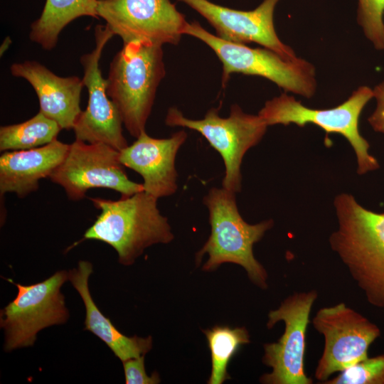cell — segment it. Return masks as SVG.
Here are the masks:
<instances>
[{"label": "cell", "instance_id": "6da1fadb", "mask_svg": "<svg viewBox=\"0 0 384 384\" xmlns=\"http://www.w3.org/2000/svg\"><path fill=\"white\" fill-rule=\"evenodd\" d=\"M334 206L338 226L329 237L331 248L368 302L384 308V213L363 208L348 193L336 196Z\"/></svg>", "mask_w": 384, "mask_h": 384}, {"label": "cell", "instance_id": "7a4b0ae2", "mask_svg": "<svg viewBox=\"0 0 384 384\" xmlns=\"http://www.w3.org/2000/svg\"><path fill=\"white\" fill-rule=\"evenodd\" d=\"M90 199L101 212L84 239L112 247L123 265H132L146 248L169 243L174 238L167 218L157 207L158 199L144 191L117 201Z\"/></svg>", "mask_w": 384, "mask_h": 384}, {"label": "cell", "instance_id": "3957f363", "mask_svg": "<svg viewBox=\"0 0 384 384\" xmlns=\"http://www.w3.org/2000/svg\"><path fill=\"white\" fill-rule=\"evenodd\" d=\"M235 193L224 188H211L203 203L208 210L210 235L196 255L199 265L206 254L208 259L203 265L205 271H213L223 263L242 267L250 280L258 287L267 288L266 270L253 254V245L271 229L272 220L249 224L240 215Z\"/></svg>", "mask_w": 384, "mask_h": 384}, {"label": "cell", "instance_id": "277c9868", "mask_svg": "<svg viewBox=\"0 0 384 384\" xmlns=\"http://www.w3.org/2000/svg\"><path fill=\"white\" fill-rule=\"evenodd\" d=\"M162 46L142 41L123 43L110 63L107 93L135 138L145 131L157 87L165 76Z\"/></svg>", "mask_w": 384, "mask_h": 384}, {"label": "cell", "instance_id": "5b68a950", "mask_svg": "<svg viewBox=\"0 0 384 384\" xmlns=\"http://www.w3.org/2000/svg\"><path fill=\"white\" fill-rule=\"evenodd\" d=\"M184 35L193 36L209 46L223 65L222 84L233 73L256 75L276 84L285 92L312 97L317 88L315 67L306 60H287L266 48L224 41L208 32L198 21L187 22Z\"/></svg>", "mask_w": 384, "mask_h": 384}, {"label": "cell", "instance_id": "8992f818", "mask_svg": "<svg viewBox=\"0 0 384 384\" xmlns=\"http://www.w3.org/2000/svg\"><path fill=\"white\" fill-rule=\"evenodd\" d=\"M373 98V90L362 85L349 97L331 109H311L297 101L294 96L284 92L265 102L258 115L267 126L297 124L303 127L312 124L326 134L336 133L345 137L353 147L357 159L359 175L379 168L377 159L368 152L370 145L359 130L361 114L367 103Z\"/></svg>", "mask_w": 384, "mask_h": 384}, {"label": "cell", "instance_id": "52a82bcc", "mask_svg": "<svg viewBox=\"0 0 384 384\" xmlns=\"http://www.w3.org/2000/svg\"><path fill=\"white\" fill-rule=\"evenodd\" d=\"M165 124L199 132L221 156L225 165L222 187L235 193L242 187L241 164L246 152L263 138L267 124L257 114L245 113L238 105L230 107L228 117L210 108L201 119L186 117L176 107L168 110Z\"/></svg>", "mask_w": 384, "mask_h": 384}, {"label": "cell", "instance_id": "ba28073f", "mask_svg": "<svg viewBox=\"0 0 384 384\" xmlns=\"http://www.w3.org/2000/svg\"><path fill=\"white\" fill-rule=\"evenodd\" d=\"M68 272H56L46 279L30 285L15 283L18 292L0 312L6 352L32 346L38 333L45 328L66 323L69 312L60 292Z\"/></svg>", "mask_w": 384, "mask_h": 384}, {"label": "cell", "instance_id": "9c48e42d", "mask_svg": "<svg viewBox=\"0 0 384 384\" xmlns=\"http://www.w3.org/2000/svg\"><path fill=\"white\" fill-rule=\"evenodd\" d=\"M318 297L316 290L294 292L268 314L267 326L272 329L283 321L284 330L280 338L264 345L263 363L272 371L260 377L265 384H311L304 370L306 337L309 316Z\"/></svg>", "mask_w": 384, "mask_h": 384}, {"label": "cell", "instance_id": "30bf717a", "mask_svg": "<svg viewBox=\"0 0 384 384\" xmlns=\"http://www.w3.org/2000/svg\"><path fill=\"white\" fill-rule=\"evenodd\" d=\"M49 178L62 186L72 201L85 198L90 188H105L129 197L144 191L142 183L130 180L119 160V151L101 142L75 139Z\"/></svg>", "mask_w": 384, "mask_h": 384}, {"label": "cell", "instance_id": "8fae6325", "mask_svg": "<svg viewBox=\"0 0 384 384\" xmlns=\"http://www.w3.org/2000/svg\"><path fill=\"white\" fill-rule=\"evenodd\" d=\"M312 324L324 338L314 373L322 383L367 358L369 347L380 336L375 324L343 302L319 309Z\"/></svg>", "mask_w": 384, "mask_h": 384}, {"label": "cell", "instance_id": "7c38bea8", "mask_svg": "<svg viewBox=\"0 0 384 384\" xmlns=\"http://www.w3.org/2000/svg\"><path fill=\"white\" fill-rule=\"evenodd\" d=\"M97 12L124 43L176 45L188 22L170 0H97Z\"/></svg>", "mask_w": 384, "mask_h": 384}, {"label": "cell", "instance_id": "4fadbf2b", "mask_svg": "<svg viewBox=\"0 0 384 384\" xmlns=\"http://www.w3.org/2000/svg\"><path fill=\"white\" fill-rule=\"evenodd\" d=\"M114 36L108 26L97 25L95 30V47L80 57L82 82L88 92V102L73 129L75 139L87 143L101 142L118 151L128 146L122 132L119 113L107 93V80L102 75L100 61L107 43Z\"/></svg>", "mask_w": 384, "mask_h": 384}, {"label": "cell", "instance_id": "5bb4252c", "mask_svg": "<svg viewBox=\"0 0 384 384\" xmlns=\"http://www.w3.org/2000/svg\"><path fill=\"white\" fill-rule=\"evenodd\" d=\"M196 11L215 30L220 38L235 43H256L287 60L297 58L294 50L277 34L274 12L280 0H264L251 11L223 6L208 0H178Z\"/></svg>", "mask_w": 384, "mask_h": 384}, {"label": "cell", "instance_id": "9a60e30c", "mask_svg": "<svg viewBox=\"0 0 384 384\" xmlns=\"http://www.w3.org/2000/svg\"><path fill=\"white\" fill-rule=\"evenodd\" d=\"M186 139L184 130L166 139L151 137L144 131L132 144L119 151V160L124 167L142 176L146 193L157 199L169 196L178 188L175 161Z\"/></svg>", "mask_w": 384, "mask_h": 384}, {"label": "cell", "instance_id": "2e32d148", "mask_svg": "<svg viewBox=\"0 0 384 384\" xmlns=\"http://www.w3.org/2000/svg\"><path fill=\"white\" fill-rule=\"evenodd\" d=\"M11 73L31 85L38 97L40 112L55 121L62 129H73L82 112L80 106L85 87L82 79L58 76L34 60L14 63Z\"/></svg>", "mask_w": 384, "mask_h": 384}, {"label": "cell", "instance_id": "e0dca14e", "mask_svg": "<svg viewBox=\"0 0 384 384\" xmlns=\"http://www.w3.org/2000/svg\"><path fill=\"white\" fill-rule=\"evenodd\" d=\"M70 144L58 141L34 149L4 151L0 156V193H14L23 198L38 189L63 161Z\"/></svg>", "mask_w": 384, "mask_h": 384}, {"label": "cell", "instance_id": "ac0fdd59", "mask_svg": "<svg viewBox=\"0 0 384 384\" xmlns=\"http://www.w3.org/2000/svg\"><path fill=\"white\" fill-rule=\"evenodd\" d=\"M92 265L85 260L68 272V280L79 293L85 308V330L102 341L122 362L146 355L152 348L151 336L142 338L122 334L95 304L89 289V277Z\"/></svg>", "mask_w": 384, "mask_h": 384}, {"label": "cell", "instance_id": "d6986e66", "mask_svg": "<svg viewBox=\"0 0 384 384\" xmlns=\"http://www.w3.org/2000/svg\"><path fill=\"white\" fill-rule=\"evenodd\" d=\"M97 0H46L41 16L31 26L30 39L52 50L69 23L84 16L97 18Z\"/></svg>", "mask_w": 384, "mask_h": 384}, {"label": "cell", "instance_id": "ffe728a7", "mask_svg": "<svg viewBox=\"0 0 384 384\" xmlns=\"http://www.w3.org/2000/svg\"><path fill=\"white\" fill-rule=\"evenodd\" d=\"M60 125L41 112L23 122L1 127L0 151L26 150L44 146L57 139Z\"/></svg>", "mask_w": 384, "mask_h": 384}, {"label": "cell", "instance_id": "44dd1931", "mask_svg": "<svg viewBox=\"0 0 384 384\" xmlns=\"http://www.w3.org/2000/svg\"><path fill=\"white\" fill-rule=\"evenodd\" d=\"M211 356V373L208 384H221L230 379L228 366L240 348L250 343V334L245 327L230 328L216 325L203 330Z\"/></svg>", "mask_w": 384, "mask_h": 384}, {"label": "cell", "instance_id": "7402d4cb", "mask_svg": "<svg viewBox=\"0 0 384 384\" xmlns=\"http://www.w3.org/2000/svg\"><path fill=\"white\" fill-rule=\"evenodd\" d=\"M356 21L373 47L384 50V0H357Z\"/></svg>", "mask_w": 384, "mask_h": 384}, {"label": "cell", "instance_id": "603a6c76", "mask_svg": "<svg viewBox=\"0 0 384 384\" xmlns=\"http://www.w3.org/2000/svg\"><path fill=\"white\" fill-rule=\"evenodd\" d=\"M324 384H384V354L367 357Z\"/></svg>", "mask_w": 384, "mask_h": 384}, {"label": "cell", "instance_id": "cb8c5ba5", "mask_svg": "<svg viewBox=\"0 0 384 384\" xmlns=\"http://www.w3.org/2000/svg\"><path fill=\"white\" fill-rule=\"evenodd\" d=\"M144 356L130 358L122 362L127 384H157L160 383V378L157 372H154L151 376L146 374L144 366Z\"/></svg>", "mask_w": 384, "mask_h": 384}, {"label": "cell", "instance_id": "d4e9b609", "mask_svg": "<svg viewBox=\"0 0 384 384\" xmlns=\"http://www.w3.org/2000/svg\"><path fill=\"white\" fill-rule=\"evenodd\" d=\"M373 90L376 107L368 121L375 132L384 133V82L376 85Z\"/></svg>", "mask_w": 384, "mask_h": 384}, {"label": "cell", "instance_id": "484cf974", "mask_svg": "<svg viewBox=\"0 0 384 384\" xmlns=\"http://www.w3.org/2000/svg\"><path fill=\"white\" fill-rule=\"evenodd\" d=\"M11 41L9 37H7V38H5V40L4 41L1 46L0 48L1 55H2V53H4L7 50V48H9V45L11 44Z\"/></svg>", "mask_w": 384, "mask_h": 384}]
</instances>
